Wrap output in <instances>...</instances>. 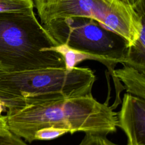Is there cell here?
<instances>
[{
	"label": "cell",
	"mask_w": 145,
	"mask_h": 145,
	"mask_svg": "<svg viewBox=\"0 0 145 145\" xmlns=\"http://www.w3.org/2000/svg\"><path fill=\"white\" fill-rule=\"evenodd\" d=\"M117 113L106 101L100 103L92 93L52 102L7 110V123L10 131L29 143L34 141L35 132L53 126L106 136L116 131Z\"/></svg>",
	"instance_id": "1"
},
{
	"label": "cell",
	"mask_w": 145,
	"mask_h": 145,
	"mask_svg": "<svg viewBox=\"0 0 145 145\" xmlns=\"http://www.w3.org/2000/svg\"><path fill=\"white\" fill-rule=\"evenodd\" d=\"M96 80L88 67L46 68L7 72L0 69V100L7 110L84 96Z\"/></svg>",
	"instance_id": "2"
},
{
	"label": "cell",
	"mask_w": 145,
	"mask_h": 145,
	"mask_svg": "<svg viewBox=\"0 0 145 145\" xmlns=\"http://www.w3.org/2000/svg\"><path fill=\"white\" fill-rule=\"evenodd\" d=\"M33 8L0 12V69L7 72L65 68L58 43L35 16Z\"/></svg>",
	"instance_id": "3"
},
{
	"label": "cell",
	"mask_w": 145,
	"mask_h": 145,
	"mask_svg": "<svg viewBox=\"0 0 145 145\" xmlns=\"http://www.w3.org/2000/svg\"><path fill=\"white\" fill-rule=\"evenodd\" d=\"M42 25L58 45L92 57L106 66L112 76L116 64L125 63L128 48L126 40L92 18H59Z\"/></svg>",
	"instance_id": "4"
},
{
	"label": "cell",
	"mask_w": 145,
	"mask_h": 145,
	"mask_svg": "<svg viewBox=\"0 0 145 145\" xmlns=\"http://www.w3.org/2000/svg\"><path fill=\"white\" fill-rule=\"evenodd\" d=\"M41 23L59 18L82 16L96 20L124 38L127 46L139 36L144 8L137 12L117 0H33Z\"/></svg>",
	"instance_id": "5"
},
{
	"label": "cell",
	"mask_w": 145,
	"mask_h": 145,
	"mask_svg": "<svg viewBox=\"0 0 145 145\" xmlns=\"http://www.w3.org/2000/svg\"><path fill=\"white\" fill-rule=\"evenodd\" d=\"M117 116V126L127 136V145H145V99L126 93Z\"/></svg>",
	"instance_id": "6"
},
{
	"label": "cell",
	"mask_w": 145,
	"mask_h": 145,
	"mask_svg": "<svg viewBox=\"0 0 145 145\" xmlns=\"http://www.w3.org/2000/svg\"><path fill=\"white\" fill-rule=\"evenodd\" d=\"M123 67L114 69L113 78L115 85L119 80L125 85L127 93L145 99V74L139 72L134 67L122 63Z\"/></svg>",
	"instance_id": "7"
},
{
	"label": "cell",
	"mask_w": 145,
	"mask_h": 145,
	"mask_svg": "<svg viewBox=\"0 0 145 145\" xmlns=\"http://www.w3.org/2000/svg\"><path fill=\"white\" fill-rule=\"evenodd\" d=\"M145 18L142 19L138 37L127 48L125 64L130 65L145 74Z\"/></svg>",
	"instance_id": "8"
},
{
	"label": "cell",
	"mask_w": 145,
	"mask_h": 145,
	"mask_svg": "<svg viewBox=\"0 0 145 145\" xmlns=\"http://www.w3.org/2000/svg\"><path fill=\"white\" fill-rule=\"evenodd\" d=\"M33 0H0V12L33 8Z\"/></svg>",
	"instance_id": "9"
},
{
	"label": "cell",
	"mask_w": 145,
	"mask_h": 145,
	"mask_svg": "<svg viewBox=\"0 0 145 145\" xmlns=\"http://www.w3.org/2000/svg\"><path fill=\"white\" fill-rule=\"evenodd\" d=\"M69 133L66 129L49 126L37 130L34 135V140H48L56 139L62 135Z\"/></svg>",
	"instance_id": "10"
},
{
	"label": "cell",
	"mask_w": 145,
	"mask_h": 145,
	"mask_svg": "<svg viewBox=\"0 0 145 145\" xmlns=\"http://www.w3.org/2000/svg\"><path fill=\"white\" fill-rule=\"evenodd\" d=\"M78 145H119L107 139L105 135L86 133Z\"/></svg>",
	"instance_id": "11"
},
{
	"label": "cell",
	"mask_w": 145,
	"mask_h": 145,
	"mask_svg": "<svg viewBox=\"0 0 145 145\" xmlns=\"http://www.w3.org/2000/svg\"><path fill=\"white\" fill-rule=\"evenodd\" d=\"M0 145H28L9 129L0 131Z\"/></svg>",
	"instance_id": "12"
},
{
	"label": "cell",
	"mask_w": 145,
	"mask_h": 145,
	"mask_svg": "<svg viewBox=\"0 0 145 145\" xmlns=\"http://www.w3.org/2000/svg\"><path fill=\"white\" fill-rule=\"evenodd\" d=\"M125 6L134 10L137 12L144 8V0H117Z\"/></svg>",
	"instance_id": "13"
},
{
	"label": "cell",
	"mask_w": 145,
	"mask_h": 145,
	"mask_svg": "<svg viewBox=\"0 0 145 145\" xmlns=\"http://www.w3.org/2000/svg\"><path fill=\"white\" fill-rule=\"evenodd\" d=\"M8 129L7 123V117L6 116H0V131Z\"/></svg>",
	"instance_id": "14"
},
{
	"label": "cell",
	"mask_w": 145,
	"mask_h": 145,
	"mask_svg": "<svg viewBox=\"0 0 145 145\" xmlns=\"http://www.w3.org/2000/svg\"><path fill=\"white\" fill-rule=\"evenodd\" d=\"M4 108H5V106H4L3 104V103H2V101L0 100V116H1V113L3 112V109H4Z\"/></svg>",
	"instance_id": "15"
}]
</instances>
